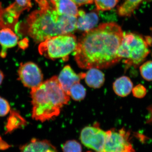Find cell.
I'll use <instances>...</instances> for the list:
<instances>
[{"instance_id":"obj_1","label":"cell","mask_w":152,"mask_h":152,"mask_svg":"<svg viewBox=\"0 0 152 152\" xmlns=\"http://www.w3.org/2000/svg\"><path fill=\"white\" fill-rule=\"evenodd\" d=\"M121 28L115 23L102 24L85 32L77 42L75 59L79 67L106 69L120 61L117 55L122 40Z\"/></svg>"},{"instance_id":"obj_2","label":"cell","mask_w":152,"mask_h":152,"mask_svg":"<svg viewBox=\"0 0 152 152\" xmlns=\"http://www.w3.org/2000/svg\"><path fill=\"white\" fill-rule=\"evenodd\" d=\"M40 8L27 20L28 34L36 43L54 36L72 34L77 29V18L59 15L48 2Z\"/></svg>"},{"instance_id":"obj_3","label":"cell","mask_w":152,"mask_h":152,"mask_svg":"<svg viewBox=\"0 0 152 152\" xmlns=\"http://www.w3.org/2000/svg\"><path fill=\"white\" fill-rule=\"evenodd\" d=\"M32 117L44 122L59 115L61 109L68 104L70 96L62 89L54 76L31 89Z\"/></svg>"},{"instance_id":"obj_4","label":"cell","mask_w":152,"mask_h":152,"mask_svg":"<svg viewBox=\"0 0 152 152\" xmlns=\"http://www.w3.org/2000/svg\"><path fill=\"white\" fill-rule=\"evenodd\" d=\"M150 52L146 40L138 34L124 33L117 55L126 65L137 66L145 61Z\"/></svg>"},{"instance_id":"obj_5","label":"cell","mask_w":152,"mask_h":152,"mask_svg":"<svg viewBox=\"0 0 152 152\" xmlns=\"http://www.w3.org/2000/svg\"><path fill=\"white\" fill-rule=\"evenodd\" d=\"M77 45V38L71 34L50 37L42 42L39 46L40 54L53 60L61 58L69 59V56L75 51Z\"/></svg>"},{"instance_id":"obj_6","label":"cell","mask_w":152,"mask_h":152,"mask_svg":"<svg viewBox=\"0 0 152 152\" xmlns=\"http://www.w3.org/2000/svg\"><path fill=\"white\" fill-rule=\"evenodd\" d=\"M130 135L124 129L107 131L104 152H136L130 141Z\"/></svg>"},{"instance_id":"obj_7","label":"cell","mask_w":152,"mask_h":152,"mask_svg":"<svg viewBox=\"0 0 152 152\" xmlns=\"http://www.w3.org/2000/svg\"><path fill=\"white\" fill-rule=\"evenodd\" d=\"M107 131L98 125L85 127L81 132L80 139L85 146L96 152H104Z\"/></svg>"},{"instance_id":"obj_8","label":"cell","mask_w":152,"mask_h":152,"mask_svg":"<svg viewBox=\"0 0 152 152\" xmlns=\"http://www.w3.org/2000/svg\"><path fill=\"white\" fill-rule=\"evenodd\" d=\"M18 80L25 87L32 89L42 83L43 75L39 66L33 62L21 63L18 69Z\"/></svg>"},{"instance_id":"obj_9","label":"cell","mask_w":152,"mask_h":152,"mask_svg":"<svg viewBox=\"0 0 152 152\" xmlns=\"http://www.w3.org/2000/svg\"><path fill=\"white\" fill-rule=\"evenodd\" d=\"M24 10L16 2L5 9L2 8L0 4V28L15 26L20 15Z\"/></svg>"},{"instance_id":"obj_10","label":"cell","mask_w":152,"mask_h":152,"mask_svg":"<svg viewBox=\"0 0 152 152\" xmlns=\"http://www.w3.org/2000/svg\"><path fill=\"white\" fill-rule=\"evenodd\" d=\"M85 73L76 74L69 65L65 66L58 77V80L62 89L68 95L71 87L80 83L85 77Z\"/></svg>"},{"instance_id":"obj_11","label":"cell","mask_w":152,"mask_h":152,"mask_svg":"<svg viewBox=\"0 0 152 152\" xmlns=\"http://www.w3.org/2000/svg\"><path fill=\"white\" fill-rule=\"evenodd\" d=\"M20 152H58L56 147L47 140L34 138L21 146Z\"/></svg>"},{"instance_id":"obj_12","label":"cell","mask_w":152,"mask_h":152,"mask_svg":"<svg viewBox=\"0 0 152 152\" xmlns=\"http://www.w3.org/2000/svg\"><path fill=\"white\" fill-rule=\"evenodd\" d=\"M18 39V37L10 28H4L0 30V45L2 48L0 53L1 58L7 56V50L15 46Z\"/></svg>"},{"instance_id":"obj_13","label":"cell","mask_w":152,"mask_h":152,"mask_svg":"<svg viewBox=\"0 0 152 152\" xmlns=\"http://www.w3.org/2000/svg\"><path fill=\"white\" fill-rule=\"evenodd\" d=\"M77 18V29L85 31L92 29L99 22L98 14L95 12L86 13L81 10L79 11Z\"/></svg>"},{"instance_id":"obj_14","label":"cell","mask_w":152,"mask_h":152,"mask_svg":"<svg viewBox=\"0 0 152 152\" xmlns=\"http://www.w3.org/2000/svg\"><path fill=\"white\" fill-rule=\"evenodd\" d=\"M59 15H66L77 18L79 10L77 5L72 0H56L52 2Z\"/></svg>"},{"instance_id":"obj_15","label":"cell","mask_w":152,"mask_h":152,"mask_svg":"<svg viewBox=\"0 0 152 152\" xmlns=\"http://www.w3.org/2000/svg\"><path fill=\"white\" fill-rule=\"evenodd\" d=\"M85 73L86 83L91 88H99L104 85L105 82L104 75L99 69L92 68Z\"/></svg>"},{"instance_id":"obj_16","label":"cell","mask_w":152,"mask_h":152,"mask_svg":"<svg viewBox=\"0 0 152 152\" xmlns=\"http://www.w3.org/2000/svg\"><path fill=\"white\" fill-rule=\"evenodd\" d=\"M133 88L132 82L127 76L120 77L114 82L113 84V89L115 94L122 97L129 95Z\"/></svg>"},{"instance_id":"obj_17","label":"cell","mask_w":152,"mask_h":152,"mask_svg":"<svg viewBox=\"0 0 152 152\" xmlns=\"http://www.w3.org/2000/svg\"><path fill=\"white\" fill-rule=\"evenodd\" d=\"M26 124V121L18 112L15 110L10 111V114L8 118L6 125V133L12 132L16 129L22 127Z\"/></svg>"},{"instance_id":"obj_18","label":"cell","mask_w":152,"mask_h":152,"mask_svg":"<svg viewBox=\"0 0 152 152\" xmlns=\"http://www.w3.org/2000/svg\"><path fill=\"white\" fill-rule=\"evenodd\" d=\"M143 0H126L118 9L119 15L123 17L132 15Z\"/></svg>"},{"instance_id":"obj_19","label":"cell","mask_w":152,"mask_h":152,"mask_svg":"<svg viewBox=\"0 0 152 152\" xmlns=\"http://www.w3.org/2000/svg\"><path fill=\"white\" fill-rule=\"evenodd\" d=\"M86 91L85 87L80 83L73 85L69 91V96L76 101L83 99L86 96Z\"/></svg>"},{"instance_id":"obj_20","label":"cell","mask_w":152,"mask_h":152,"mask_svg":"<svg viewBox=\"0 0 152 152\" xmlns=\"http://www.w3.org/2000/svg\"><path fill=\"white\" fill-rule=\"evenodd\" d=\"M142 77L147 81H152V61H148L142 64L140 67Z\"/></svg>"},{"instance_id":"obj_21","label":"cell","mask_w":152,"mask_h":152,"mask_svg":"<svg viewBox=\"0 0 152 152\" xmlns=\"http://www.w3.org/2000/svg\"><path fill=\"white\" fill-rule=\"evenodd\" d=\"M97 10L100 11L110 10L115 7L118 0H94Z\"/></svg>"},{"instance_id":"obj_22","label":"cell","mask_w":152,"mask_h":152,"mask_svg":"<svg viewBox=\"0 0 152 152\" xmlns=\"http://www.w3.org/2000/svg\"><path fill=\"white\" fill-rule=\"evenodd\" d=\"M63 152H82L81 144L75 140H70L63 145Z\"/></svg>"},{"instance_id":"obj_23","label":"cell","mask_w":152,"mask_h":152,"mask_svg":"<svg viewBox=\"0 0 152 152\" xmlns=\"http://www.w3.org/2000/svg\"><path fill=\"white\" fill-rule=\"evenodd\" d=\"M133 96L138 99L144 98L147 94V89L142 85L138 84L133 88L132 90Z\"/></svg>"},{"instance_id":"obj_24","label":"cell","mask_w":152,"mask_h":152,"mask_svg":"<svg viewBox=\"0 0 152 152\" xmlns=\"http://www.w3.org/2000/svg\"><path fill=\"white\" fill-rule=\"evenodd\" d=\"M10 111V106L8 102L0 96V117L7 115Z\"/></svg>"},{"instance_id":"obj_25","label":"cell","mask_w":152,"mask_h":152,"mask_svg":"<svg viewBox=\"0 0 152 152\" xmlns=\"http://www.w3.org/2000/svg\"><path fill=\"white\" fill-rule=\"evenodd\" d=\"M19 48L22 50H25L29 46V40L27 38H24L18 43Z\"/></svg>"},{"instance_id":"obj_26","label":"cell","mask_w":152,"mask_h":152,"mask_svg":"<svg viewBox=\"0 0 152 152\" xmlns=\"http://www.w3.org/2000/svg\"><path fill=\"white\" fill-rule=\"evenodd\" d=\"M77 5L82 6L84 4H92L94 0H72Z\"/></svg>"},{"instance_id":"obj_27","label":"cell","mask_w":152,"mask_h":152,"mask_svg":"<svg viewBox=\"0 0 152 152\" xmlns=\"http://www.w3.org/2000/svg\"><path fill=\"white\" fill-rule=\"evenodd\" d=\"M31 0H16V2L21 6H26L31 3Z\"/></svg>"},{"instance_id":"obj_28","label":"cell","mask_w":152,"mask_h":152,"mask_svg":"<svg viewBox=\"0 0 152 152\" xmlns=\"http://www.w3.org/2000/svg\"><path fill=\"white\" fill-rule=\"evenodd\" d=\"M4 78V73L1 71L0 70V86L1 85Z\"/></svg>"},{"instance_id":"obj_29","label":"cell","mask_w":152,"mask_h":152,"mask_svg":"<svg viewBox=\"0 0 152 152\" xmlns=\"http://www.w3.org/2000/svg\"><path fill=\"white\" fill-rule=\"evenodd\" d=\"M50 1L51 2H53L55 1L56 0H50Z\"/></svg>"},{"instance_id":"obj_30","label":"cell","mask_w":152,"mask_h":152,"mask_svg":"<svg viewBox=\"0 0 152 152\" xmlns=\"http://www.w3.org/2000/svg\"></svg>"},{"instance_id":"obj_31","label":"cell","mask_w":152,"mask_h":152,"mask_svg":"<svg viewBox=\"0 0 152 152\" xmlns=\"http://www.w3.org/2000/svg\"><path fill=\"white\" fill-rule=\"evenodd\" d=\"M151 43H152V40H151Z\"/></svg>"}]
</instances>
